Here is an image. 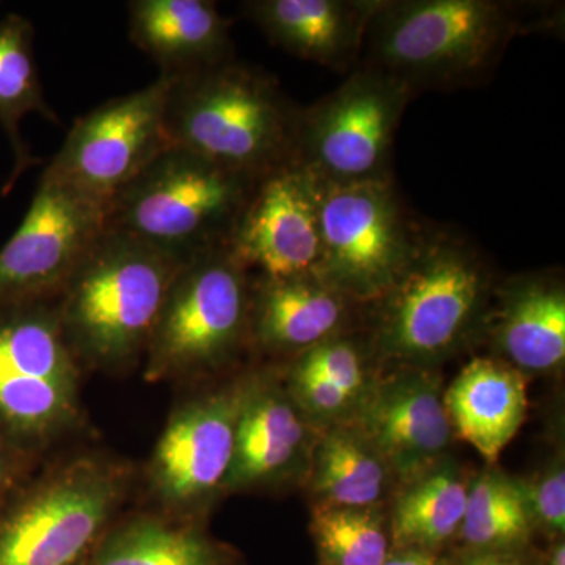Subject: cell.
I'll return each instance as SVG.
<instances>
[{
	"mask_svg": "<svg viewBox=\"0 0 565 565\" xmlns=\"http://www.w3.org/2000/svg\"><path fill=\"white\" fill-rule=\"evenodd\" d=\"M563 7L514 0H381L359 65L416 93L457 90L489 79L509 44L559 31Z\"/></svg>",
	"mask_w": 565,
	"mask_h": 565,
	"instance_id": "cell-1",
	"label": "cell"
},
{
	"mask_svg": "<svg viewBox=\"0 0 565 565\" xmlns=\"http://www.w3.org/2000/svg\"><path fill=\"white\" fill-rule=\"evenodd\" d=\"M185 262L106 230L55 300L63 337L84 371L117 375L143 362Z\"/></svg>",
	"mask_w": 565,
	"mask_h": 565,
	"instance_id": "cell-2",
	"label": "cell"
},
{
	"mask_svg": "<svg viewBox=\"0 0 565 565\" xmlns=\"http://www.w3.org/2000/svg\"><path fill=\"white\" fill-rule=\"evenodd\" d=\"M299 109L274 76L232 58L172 77L167 134L172 147L259 181L292 166Z\"/></svg>",
	"mask_w": 565,
	"mask_h": 565,
	"instance_id": "cell-3",
	"label": "cell"
},
{
	"mask_svg": "<svg viewBox=\"0 0 565 565\" xmlns=\"http://www.w3.org/2000/svg\"><path fill=\"white\" fill-rule=\"evenodd\" d=\"M131 465L103 451L51 457L0 511V565H77L122 514Z\"/></svg>",
	"mask_w": 565,
	"mask_h": 565,
	"instance_id": "cell-4",
	"label": "cell"
},
{
	"mask_svg": "<svg viewBox=\"0 0 565 565\" xmlns=\"http://www.w3.org/2000/svg\"><path fill=\"white\" fill-rule=\"evenodd\" d=\"M490 286L476 245L459 233L424 232L404 273L375 300L379 352L422 366L457 351L481 323Z\"/></svg>",
	"mask_w": 565,
	"mask_h": 565,
	"instance_id": "cell-5",
	"label": "cell"
},
{
	"mask_svg": "<svg viewBox=\"0 0 565 565\" xmlns=\"http://www.w3.org/2000/svg\"><path fill=\"white\" fill-rule=\"evenodd\" d=\"M256 184L170 147L111 199L107 230L189 259L230 245Z\"/></svg>",
	"mask_w": 565,
	"mask_h": 565,
	"instance_id": "cell-6",
	"label": "cell"
},
{
	"mask_svg": "<svg viewBox=\"0 0 565 565\" xmlns=\"http://www.w3.org/2000/svg\"><path fill=\"white\" fill-rule=\"evenodd\" d=\"M82 373L52 303L0 308V434L40 462L85 427Z\"/></svg>",
	"mask_w": 565,
	"mask_h": 565,
	"instance_id": "cell-7",
	"label": "cell"
},
{
	"mask_svg": "<svg viewBox=\"0 0 565 565\" xmlns=\"http://www.w3.org/2000/svg\"><path fill=\"white\" fill-rule=\"evenodd\" d=\"M250 273L230 245L182 264L143 359L150 384H196L250 345Z\"/></svg>",
	"mask_w": 565,
	"mask_h": 565,
	"instance_id": "cell-8",
	"label": "cell"
},
{
	"mask_svg": "<svg viewBox=\"0 0 565 565\" xmlns=\"http://www.w3.org/2000/svg\"><path fill=\"white\" fill-rule=\"evenodd\" d=\"M310 178L321 236L319 275L351 300L375 302L412 262L424 230L408 217L393 178L359 182Z\"/></svg>",
	"mask_w": 565,
	"mask_h": 565,
	"instance_id": "cell-9",
	"label": "cell"
},
{
	"mask_svg": "<svg viewBox=\"0 0 565 565\" xmlns=\"http://www.w3.org/2000/svg\"><path fill=\"white\" fill-rule=\"evenodd\" d=\"M412 98L403 82L356 66L337 90L300 107L294 163L322 181L393 178L394 140Z\"/></svg>",
	"mask_w": 565,
	"mask_h": 565,
	"instance_id": "cell-10",
	"label": "cell"
},
{
	"mask_svg": "<svg viewBox=\"0 0 565 565\" xmlns=\"http://www.w3.org/2000/svg\"><path fill=\"white\" fill-rule=\"evenodd\" d=\"M248 379L196 394L173 408L145 468L151 509L202 520L223 492Z\"/></svg>",
	"mask_w": 565,
	"mask_h": 565,
	"instance_id": "cell-11",
	"label": "cell"
},
{
	"mask_svg": "<svg viewBox=\"0 0 565 565\" xmlns=\"http://www.w3.org/2000/svg\"><path fill=\"white\" fill-rule=\"evenodd\" d=\"M107 211L43 172L20 228L0 248V308L55 302L106 233Z\"/></svg>",
	"mask_w": 565,
	"mask_h": 565,
	"instance_id": "cell-12",
	"label": "cell"
},
{
	"mask_svg": "<svg viewBox=\"0 0 565 565\" xmlns=\"http://www.w3.org/2000/svg\"><path fill=\"white\" fill-rule=\"evenodd\" d=\"M172 77L109 99L77 118L44 173L109 204L161 152L172 147L166 107Z\"/></svg>",
	"mask_w": 565,
	"mask_h": 565,
	"instance_id": "cell-13",
	"label": "cell"
},
{
	"mask_svg": "<svg viewBox=\"0 0 565 565\" xmlns=\"http://www.w3.org/2000/svg\"><path fill=\"white\" fill-rule=\"evenodd\" d=\"M230 248L258 277L319 275L322 248L310 174L292 163L259 180L234 226Z\"/></svg>",
	"mask_w": 565,
	"mask_h": 565,
	"instance_id": "cell-14",
	"label": "cell"
},
{
	"mask_svg": "<svg viewBox=\"0 0 565 565\" xmlns=\"http://www.w3.org/2000/svg\"><path fill=\"white\" fill-rule=\"evenodd\" d=\"M452 433L437 381L407 371L384 382L364 405L360 435L386 467L415 479L444 455Z\"/></svg>",
	"mask_w": 565,
	"mask_h": 565,
	"instance_id": "cell-15",
	"label": "cell"
},
{
	"mask_svg": "<svg viewBox=\"0 0 565 565\" xmlns=\"http://www.w3.org/2000/svg\"><path fill=\"white\" fill-rule=\"evenodd\" d=\"M381 0H248L244 17L267 40L337 73L359 66L367 24Z\"/></svg>",
	"mask_w": 565,
	"mask_h": 565,
	"instance_id": "cell-16",
	"label": "cell"
},
{
	"mask_svg": "<svg viewBox=\"0 0 565 565\" xmlns=\"http://www.w3.org/2000/svg\"><path fill=\"white\" fill-rule=\"evenodd\" d=\"M299 411L291 394L278 386L273 375H250L223 492L275 486L297 470L308 437Z\"/></svg>",
	"mask_w": 565,
	"mask_h": 565,
	"instance_id": "cell-17",
	"label": "cell"
},
{
	"mask_svg": "<svg viewBox=\"0 0 565 565\" xmlns=\"http://www.w3.org/2000/svg\"><path fill=\"white\" fill-rule=\"evenodd\" d=\"M128 9L132 43L163 76L181 77L234 58L232 21L211 0H134Z\"/></svg>",
	"mask_w": 565,
	"mask_h": 565,
	"instance_id": "cell-18",
	"label": "cell"
},
{
	"mask_svg": "<svg viewBox=\"0 0 565 565\" xmlns=\"http://www.w3.org/2000/svg\"><path fill=\"white\" fill-rule=\"evenodd\" d=\"M351 299L319 275L252 278L250 345L266 353H303L338 337Z\"/></svg>",
	"mask_w": 565,
	"mask_h": 565,
	"instance_id": "cell-19",
	"label": "cell"
},
{
	"mask_svg": "<svg viewBox=\"0 0 565 565\" xmlns=\"http://www.w3.org/2000/svg\"><path fill=\"white\" fill-rule=\"evenodd\" d=\"M444 403L452 430L494 462L525 423V377L509 363L476 359L457 375Z\"/></svg>",
	"mask_w": 565,
	"mask_h": 565,
	"instance_id": "cell-20",
	"label": "cell"
},
{
	"mask_svg": "<svg viewBox=\"0 0 565 565\" xmlns=\"http://www.w3.org/2000/svg\"><path fill=\"white\" fill-rule=\"evenodd\" d=\"M494 345L515 370L550 373L565 360V291L546 275H523L501 291Z\"/></svg>",
	"mask_w": 565,
	"mask_h": 565,
	"instance_id": "cell-21",
	"label": "cell"
},
{
	"mask_svg": "<svg viewBox=\"0 0 565 565\" xmlns=\"http://www.w3.org/2000/svg\"><path fill=\"white\" fill-rule=\"evenodd\" d=\"M88 565H225L221 546L202 520L178 519L156 509L118 516Z\"/></svg>",
	"mask_w": 565,
	"mask_h": 565,
	"instance_id": "cell-22",
	"label": "cell"
},
{
	"mask_svg": "<svg viewBox=\"0 0 565 565\" xmlns=\"http://www.w3.org/2000/svg\"><path fill=\"white\" fill-rule=\"evenodd\" d=\"M35 29L28 18L7 14L0 20V125L13 148L14 167L6 193L24 170L31 169L36 159L21 137V121L29 114H40L58 122L44 99L39 68H36Z\"/></svg>",
	"mask_w": 565,
	"mask_h": 565,
	"instance_id": "cell-23",
	"label": "cell"
},
{
	"mask_svg": "<svg viewBox=\"0 0 565 565\" xmlns=\"http://www.w3.org/2000/svg\"><path fill=\"white\" fill-rule=\"evenodd\" d=\"M467 493L462 479L448 465L415 478L394 509L396 544L427 552L444 544L462 526Z\"/></svg>",
	"mask_w": 565,
	"mask_h": 565,
	"instance_id": "cell-24",
	"label": "cell"
},
{
	"mask_svg": "<svg viewBox=\"0 0 565 565\" xmlns=\"http://www.w3.org/2000/svg\"><path fill=\"white\" fill-rule=\"evenodd\" d=\"M386 479L388 467L362 435L333 430L319 445L313 486L323 504L373 508Z\"/></svg>",
	"mask_w": 565,
	"mask_h": 565,
	"instance_id": "cell-25",
	"label": "cell"
},
{
	"mask_svg": "<svg viewBox=\"0 0 565 565\" xmlns=\"http://www.w3.org/2000/svg\"><path fill=\"white\" fill-rule=\"evenodd\" d=\"M531 523L519 481L484 473L468 490L460 526L468 544L489 552L509 548L526 541Z\"/></svg>",
	"mask_w": 565,
	"mask_h": 565,
	"instance_id": "cell-26",
	"label": "cell"
},
{
	"mask_svg": "<svg viewBox=\"0 0 565 565\" xmlns=\"http://www.w3.org/2000/svg\"><path fill=\"white\" fill-rule=\"evenodd\" d=\"M311 526L330 565H382L388 557V539L373 508L322 504Z\"/></svg>",
	"mask_w": 565,
	"mask_h": 565,
	"instance_id": "cell-27",
	"label": "cell"
},
{
	"mask_svg": "<svg viewBox=\"0 0 565 565\" xmlns=\"http://www.w3.org/2000/svg\"><path fill=\"white\" fill-rule=\"evenodd\" d=\"M294 367L326 379L349 396L355 397L363 388L364 370L359 348L348 338H330L300 353Z\"/></svg>",
	"mask_w": 565,
	"mask_h": 565,
	"instance_id": "cell-28",
	"label": "cell"
},
{
	"mask_svg": "<svg viewBox=\"0 0 565 565\" xmlns=\"http://www.w3.org/2000/svg\"><path fill=\"white\" fill-rule=\"evenodd\" d=\"M531 522L563 533L565 527V471L555 465L531 482H519Z\"/></svg>",
	"mask_w": 565,
	"mask_h": 565,
	"instance_id": "cell-29",
	"label": "cell"
},
{
	"mask_svg": "<svg viewBox=\"0 0 565 565\" xmlns=\"http://www.w3.org/2000/svg\"><path fill=\"white\" fill-rule=\"evenodd\" d=\"M291 396L297 407L313 415L333 416L344 411L352 397L326 379L291 367Z\"/></svg>",
	"mask_w": 565,
	"mask_h": 565,
	"instance_id": "cell-30",
	"label": "cell"
},
{
	"mask_svg": "<svg viewBox=\"0 0 565 565\" xmlns=\"http://www.w3.org/2000/svg\"><path fill=\"white\" fill-rule=\"evenodd\" d=\"M43 463L25 455L0 434V511L31 481Z\"/></svg>",
	"mask_w": 565,
	"mask_h": 565,
	"instance_id": "cell-31",
	"label": "cell"
},
{
	"mask_svg": "<svg viewBox=\"0 0 565 565\" xmlns=\"http://www.w3.org/2000/svg\"><path fill=\"white\" fill-rule=\"evenodd\" d=\"M382 565H438V561L427 550L405 548L399 555L386 557Z\"/></svg>",
	"mask_w": 565,
	"mask_h": 565,
	"instance_id": "cell-32",
	"label": "cell"
},
{
	"mask_svg": "<svg viewBox=\"0 0 565 565\" xmlns=\"http://www.w3.org/2000/svg\"><path fill=\"white\" fill-rule=\"evenodd\" d=\"M463 565H525L515 557L500 555V553H482L468 559Z\"/></svg>",
	"mask_w": 565,
	"mask_h": 565,
	"instance_id": "cell-33",
	"label": "cell"
},
{
	"mask_svg": "<svg viewBox=\"0 0 565 565\" xmlns=\"http://www.w3.org/2000/svg\"><path fill=\"white\" fill-rule=\"evenodd\" d=\"M552 565H565V548L564 545H557L552 555Z\"/></svg>",
	"mask_w": 565,
	"mask_h": 565,
	"instance_id": "cell-34",
	"label": "cell"
}]
</instances>
